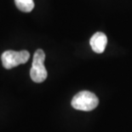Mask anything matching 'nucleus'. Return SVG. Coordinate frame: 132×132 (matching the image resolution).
Here are the masks:
<instances>
[{"label":"nucleus","mask_w":132,"mask_h":132,"mask_svg":"<svg viewBox=\"0 0 132 132\" xmlns=\"http://www.w3.org/2000/svg\"><path fill=\"white\" fill-rule=\"evenodd\" d=\"M71 104L76 110L89 112L96 107L99 104V100L93 93L85 90L78 93L73 97Z\"/></svg>","instance_id":"obj_1"},{"label":"nucleus","mask_w":132,"mask_h":132,"mask_svg":"<svg viewBox=\"0 0 132 132\" xmlns=\"http://www.w3.org/2000/svg\"><path fill=\"white\" fill-rule=\"evenodd\" d=\"M45 53L42 49H38L33 56L32 68L30 71V77L34 82L40 83L46 80L48 73L44 66Z\"/></svg>","instance_id":"obj_2"},{"label":"nucleus","mask_w":132,"mask_h":132,"mask_svg":"<svg viewBox=\"0 0 132 132\" xmlns=\"http://www.w3.org/2000/svg\"><path fill=\"white\" fill-rule=\"evenodd\" d=\"M30 58V53L23 50L21 52H15V51H5L1 56V60L3 66L5 69L10 70L12 68L20 65V64H26Z\"/></svg>","instance_id":"obj_3"},{"label":"nucleus","mask_w":132,"mask_h":132,"mask_svg":"<svg viewBox=\"0 0 132 132\" xmlns=\"http://www.w3.org/2000/svg\"><path fill=\"white\" fill-rule=\"evenodd\" d=\"M106 43H108V38L105 33L102 32L95 33L89 40L92 50L96 53H102L106 48Z\"/></svg>","instance_id":"obj_4"},{"label":"nucleus","mask_w":132,"mask_h":132,"mask_svg":"<svg viewBox=\"0 0 132 132\" xmlns=\"http://www.w3.org/2000/svg\"><path fill=\"white\" fill-rule=\"evenodd\" d=\"M15 4L20 10L25 13L31 12L34 8L33 0H15Z\"/></svg>","instance_id":"obj_5"}]
</instances>
